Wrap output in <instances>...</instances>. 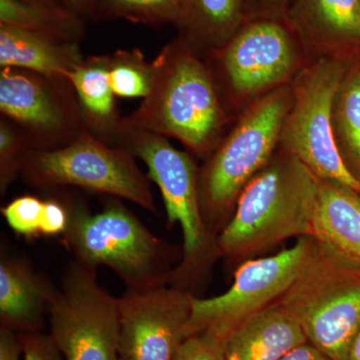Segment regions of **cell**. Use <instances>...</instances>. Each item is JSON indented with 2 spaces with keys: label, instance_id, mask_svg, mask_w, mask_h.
<instances>
[{
  "label": "cell",
  "instance_id": "6da1fadb",
  "mask_svg": "<svg viewBox=\"0 0 360 360\" xmlns=\"http://www.w3.org/2000/svg\"><path fill=\"white\" fill-rule=\"evenodd\" d=\"M153 89L127 122L163 136L174 137L200 158H208L236 120L212 70L179 37L153 61Z\"/></svg>",
  "mask_w": 360,
  "mask_h": 360
},
{
  "label": "cell",
  "instance_id": "7a4b0ae2",
  "mask_svg": "<svg viewBox=\"0 0 360 360\" xmlns=\"http://www.w3.org/2000/svg\"><path fill=\"white\" fill-rule=\"evenodd\" d=\"M316 200L317 177L279 146L219 232L220 257L245 262L288 239L312 238Z\"/></svg>",
  "mask_w": 360,
  "mask_h": 360
},
{
  "label": "cell",
  "instance_id": "3957f363",
  "mask_svg": "<svg viewBox=\"0 0 360 360\" xmlns=\"http://www.w3.org/2000/svg\"><path fill=\"white\" fill-rule=\"evenodd\" d=\"M110 146L141 158L148 179L160 188L167 210V224H179L184 234L181 262L170 277L169 285L193 293L220 257L217 236L208 231L201 212L198 169L188 153L169 143L167 137L120 120L111 134Z\"/></svg>",
  "mask_w": 360,
  "mask_h": 360
},
{
  "label": "cell",
  "instance_id": "277c9868",
  "mask_svg": "<svg viewBox=\"0 0 360 360\" xmlns=\"http://www.w3.org/2000/svg\"><path fill=\"white\" fill-rule=\"evenodd\" d=\"M291 103V84L253 101L198 169L201 212L213 236H219L245 187L278 149Z\"/></svg>",
  "mask_w": 360,
  "mask_h": 360
},
{
  "label": "cell",
  "instance_id": "5b68a950",
  "mask_svg": "<svg viewBox=\"0 0 360 360\" xmlns=\"http://www.w3.org/2000/svg\"><path fill=\"white\" fill-rule=\"evenodd\" d=\"M65 241L77 264L91 270L106 266L127 288L169 284L182 250L155 236L122 203L112 201L91 214L71 205Z\"/></svg>",
  "mask_w": 360,
  "mask_h": 360
},
{
  "label": "cell",
  "instance_id": "8992f818",
  "mask_svg": "<svg viewBox=\"0 0 360 360\" xmlns=\"http://www.w3.org/2000/svg\"><path fill=\"white\" fill-rule=\"evenodd\" d=\"M279 302L307 341L335 360H349L360 330V267L312 238L309 257Z\"/></svg>",
  "mask_w": 360,
  "mask_h": 360
},
{
  "label": "cell",
  "instance_id": "52a82bcc",
  "mask_svg": "<svg viewBox=\"0 0 360 360\" xmlns=\"http://www.w3.org/2000/svg\"><path fill=\"white\" fill-rule=\"evenodd\" d=\"M207 58L234 118L253 101L290 84L311 60L285 18L248 20Z\"/></svg>",
  "mask_w": 360,
  "mask_h": 360
},
{
  "label": "cell",
  "instance_id": "ba28073f",
  "mask_svg": "<svg viewBox=\"0 0 360 360\" xmlns=\"http://www.w3.org/2000/svg\"><path fill=\"white\" fill-rule=\"evenodd\" d=\"M134 156L110 146L84 129L66 146L53 149H28L20 158V175L39 188L82 187L131 201L158 213L149 184Z\"/></svg>",
  "mask_w": 360,
  "mask_h": 360
},
{
  "label": "cell",
  "instance_id": "9c48e42d",
  "mask_svg": "<svg viewBox=\"0 0 360 360\" xmlns=\"http://www.w3.org/2000/svg\"><path fill=\"white\" fill-rule=\"evenodd\" d=\"M350 61L314 58L291 82L292 103L284 120L279 146L302 161L319 179L340 182L360 193L336 148L331 110Z\"/></svg>",
  "mask_w": 360,
  "mask_h": 360
},
{
  "label": "cell",
  "instance_id": "30bf717a",
  "mask_svg": "<svg viewBox=\"0 0 360 360\" xmlns=\"http://www.w3.org/2000/svg\"><path fill=\"white\" fill-rule=\"evenodd\" d=\"M52 340L65 360H118L120 300L96 271L71 262L49 305Z\"/></svg>",
  "mask_w": 360,
  "mask_h": 360
},
{
  "label": "cell",
  "instance_id": "8fae6325",
  "mask_svg": "<svg viewBox=\"0 0 360 360\" xmlns=\"http://www.w3.org/2000/svg\"><path fill=\"white\" fill-rule=\"evenodd\" d=\"M311 245L312 238H300L276 255L246 259L229 290L210 298L193 295L186 338L212 330L225 340L239 324L279 302L307 262Z\"/></svg>",
  "mask_w": 360,
  "mask_h": 360
},
{
  "label": "cell",
  "instance_id": "7c38bea8",
  "mask_svg": "<svg viewBox=\"0 0 360 360\" xmlns=\"http://www.w3.org/2000/svg\"><path fill=\"white\" fill-rule=\"evenodd\" d=\"M193 295L169 284L127 288L118 297V360H174L186 340Z\"/></svg>",
  "mask_w": 360,
  "mask_h": 360
},
{
  "label": "cell",
  "instance_id": "4fadbf2b",
  "mask_svg": "<svg viewBox=\"0 0 360 360\" xmlns=\"http://www.w3.org/2000/svg\"><path fill=\"white\" fill-rule=\"evenodd\" d=\"M68 84L32 71L1 68L0 110L32 135L28 148H61L84 129L79 105L63 91Z\"/></svg>",
  "mask_w": 360,
  "mask_h": 360
},
{
  "label": "cell",
  "instance_id": "5bb4252c",
  "mask_svg": "<svg viewBox=\"0 0 360 360\" xmlns=\"http://www.w3.org/2000/svg\"><path fill=\"white\" fill-rule=\"evenodd\" d=\"M285 20L310 59L360 58V0H292Z\"/></svg>",
  "mask_w": 360,
  "mask_h": 360
},
{
  "label": "cell",
  "instance_id": "9a60e30c",
  "mask_svg": "<svg viewBox=\"0 0 360 360\" xmlns=\"http://www.w3.org/2000/svg\"><path fill=\"white\" fill-rule=\"evenodd\" d=\"M302 326L277 302L236 326L224 340L225 360H279L307 342Z\"/></svg>",
  "mask_w": 360,
  "mask_h": 360
},
{
  "label": "cell",
  "instance_id": "2e32d148",
  "mask_svg": "<svg viewBox=\"0 0 360 360\" xmlns=\"http://www.w3.org/2000/svg\"><path fill=\"white\" fill-rule=\"evenodd\" d=\"M56 288L20 259L0 260V319L18 333H44L45 310Z\"/></svg>",
  "mask_w": 360,
  "mask_h": 360
},
{
  "label": "cell",
  "instance_id": "e0dca14e",
  "mask_svg": "<svg viewBox=\"0 0 360 360\" xmlns=\"http://www.w3.org/2000/svg\"><path fill=\"white\" fill-rule=\"evenodd\" d=\"M84 59L77 42L59 41L0 23L1 68H18L49 79L68 82L71 71Z\"/></svg>",
  "mask_w": 360,
  "mask_h": 360
},
{
  "label": "cell",
  "instance_id": "ac0fdd59",
  "mask_svg": "<svg viewBox=\"0 0 360 360\" xmlns=\"http://www.w3.org/2000/svg\"><path fill=\"white\" fill-rule=\"evenodd\" d=\"M360 267V193L317 177L314 236Z\"/></svg>",
  "mask_w": 360,
  "mask_h": 360
},
{
  "label": "cell",
  "instance_id": "d6986e66",
  "mask_svg": "<svg viewBox=\"0 0 360 360\" xmlns=\"http://www.w3.org/2000/svg\"><path fill=\"white\" fill-rule=\"evenodd\" d=\"M245 0H182L179 39L198 56L219 51L246 21Z\"/></svg>",
  "mask_w": 360,
  "mask_h": 360
},
{
  "label": "cell",
  "instance_id": "ffe728a7",
  "mask_svg": "<svg viewBox=\"0 0 360 360\" xmlns=\"http://www.w3.org/2000/svg\"><path fill=\"white\" fill-rule=\"evenodd\" d=\"M110 56H90L84 59L68 75L75 89L84 123L106 141L120 120L116 115L115 94L110 78Z\"/></svg>",
  "mask_w": 360,
  "mask_h": 360
},
{
  "label": "cell",
  "instance_id": "44dd1931",
  "mask_svg": "<svg viewBox=\"0 0 360 360\" xmlns=\"http://www.w3.org/2000/svg\"><path fill=\"white\" fill-rule=\"evenodd\" d=\"M0 23L16 26L59 41L77 44L85 32L84 15L63 4L0 0Z\"/></svg>",
  "mask_w": 360,
  "mask_h": 360
},
{
  "label": "cell",
  "instance_id": "7402d4cb",
  "mask_svg": "<svg viewBox=\"0 0 360 360\" xmlns=\"http://www.w3.org/2000/svg\"><path fill=\"white\" fill-rule=\"evenodd\" d=\"M331 124L338 153L360 182V58L350 61L333 98Z\"/></svg>",
  "mask_w": 360,
  "mask_h": 360
},
{
  "label": "cell",
  "instance_id": "603a6c76",
  "mask_svg": "<svg viewBox=\"0 0 360 360\" xmlns=\"http://www.w3.org/2000/svg\"><path fill=\"white\" fill-rule=\"evenodd\" d=\"M182 0H94L89 15L148 25H176Z\"/></svg>",
  "mask_w": 360,
  "mask_h": 360
},
{
  "label": "cell",
  "instance_id": "cb8c5ba5",
  "mask_svg": "<svg viewBox=\"0 0 360 360\" xmlns=\"http://www.w3.org/2000/svg\"><path fill=\"white\" fill-rule=\"evenodd\" d=\"M155 70L139 49L118 51L110 56L108 78L115 96L146 98L153 86Z\"/></svg>",
  "mask_w": 360,
  "mask_h": 360
},
{
  "label": "cell",
  "instance_id": "d4e9b609",
  "mask_svg": "<svg viewBox=\"0 0 360 360\" xmlns=\"http://www.w3.org/2000/svg\"><path fill=\"white\" fill-rule=\"evenodd\" d=\"M44 201L35 196L15 198L1 210L6 224L15 233L25 238L39 234Z\"/></svg>",
  "mask_w": 360,
  "mask_h": 360
},
{
  "label": "cell",
  "instance_id": "484cf974",
  "mask_svg": "<svg viewBox=\"0 0 360 360\" xmlns=\"http://www.w3.org/2000/svg\"><path fill=\"white\" fill-rule=\"evenodd\" d=\"M27 148L25 135L15 131L8 123H0V191L6 193L11 182L20 175V158Z\"/></svg>",
  "mask_w": 360,
  "mask_h": 360
},
{
  "label": "cell",
  "instance_id": "4316f807",
  "mask_svg": "<svg viewBox=\"0 0 360 360\" xmlns=\"http://www.w3.org/2000/svg\"><path fill=\"white\" fill-rule=\"evenodd\" d=\"M224 340L212 330L196 333L181 343L174 360H225Z\"/></svg>",
  "mask_w": 360,
  "mask_h": 360
},
{
  "label": "cell",
  "instance_id": "83f0119b",
  "mask_svg": "<svg viewBox=\"0 0 360 360\" xmlns=\"http://www.w3.org/2000/svg\"><path fill=\"white\" fill-rule=\"evenodd\" d=\"M23 360H65L51 336L39 333H20Z\"/></svg>",
  "mask_w": 360,
  "mask_h": 360
},
{
  "label": "cell",
  "instance_id": "f1b7e54d",
  "mask_svg": "<svg viewBox=\"0 0 360 360\" xmlns=\"http://www.w3.org/2000/svg\"><path fill=\"white\" fill-rule=\"evenodd\" d=\"M70 224V210L58 200L44 201L39 233L44 236L65 234Z\"/></svg>",
  "mask_w": 360,
  "mask_h": 360
},
{
  "label": "cell",
  "instance_id": "f546056e",
  "mask_svg": "<svg viewBox=\"0 0 360 360\" xmlns=\"http://www.w3.org/2000/svg\"><path fill=\"white\" fill-rule=\"evenodd\" d=\"M292 0H245L248 20L284 18Z\"/></svg>",
  "mask_w": 360,
  "mask_h": 360
},
{
  "label": "cell",
  "instance_id": "4dcf8cb0",
  "mask_svg": "<svg viewBox=\"0 0 360 360\" xmlns=\"http://www.w3.org/2000/svg\"><path fill=\"white\" fill-rule=\"evenodd\" d=\"M0 360H23L20 333L4 324L0 326Z\"/></svg>",
  "mask_w": 360,
  "mask_h": 360
},
{
  "label": "cell",
  "instance_id": "1f68e13d",
  "mask_svg": "<svg viewBox=\"0 0 360 360\" xmlns=\"http://www.w3.org/2000/svg\"><path fill=\"white\" fill-rule=\"evenodd\" d=\"M279 360H335L328 356V354L321 352L319 348L314 345L307 342L302 343L297 347L292 348L290 352L281 357Z\"/></svg>",
  "mask_w": 360,
  "mask_h": 360
},
{
  "label": "cell",
  "instance_id": "d6a6232c",
  "mask_svg": "<svg viewBox=\"0 0 360 360\" xmlns=\"http://www.w3.org/2000/svg\"><path fill=\"white\" fill-rule=\"evenodd\" d=\"M61 2L71 11L84 16L85 14H89L94 0H61Z\"/></svg>",
  "mask_w": 360,
  "mask_h": 360
},
{
  "label": "cell",
  "instance_id": "836d02e7",
  "mask_svg": "<svg viewBox=\"0 0 360 360\" xmlns=\"http://www.w3.org/2000/svg\"><path fill=\"white\" fill-rule=\"evenodd\" d=\"M349 360H360V330L350 350Z\"/></svg>",
  "mask_w": 360,
  "mask_h": 360
},
{
  "label": "cell",
  "instance_id": "e575fe53",
  "mask_svg": "<svg viewBox=\"0 0 360 360\" xmlns=\"http://www.w3.org/2000/svg\"><path fill=\"white\" fill-rule=\"evenodd\" d=\"M20 1L27 2V4H63L61 0H20Z\"/></svg>",
  "mask_w": 360,
  "mask_h": 360
}]
</instances>
